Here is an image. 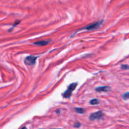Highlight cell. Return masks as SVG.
<instances>
[{"label":"cell","instance_id":"obj_1","mask_svg":"<svg viewBox=\"0 0 129 129\" xmlns=\"http://www.w3.org/2000/svg\"><path fill=\"white\" fill-rule=\"evenodd\" d=\"M77 86H78V83H71L68 88V89L64 93H62V96L65 98H70V96L72 94V93L76 89Z\"/></svg>","mask_w":129,"mask_h":129},{"label":"cell","instance_id":"obj_2","mask_svg":"<svg viewBox=\"0 0 129 129\" xmlns=\"http://www.w3.org/2000/svg\"><path fill=\"white\" fill-rule=\"evenodd\" d=\"M103 20H101V21H98L96 23H94L92 24V25H89V26H87L86 27L83 28L81 30H96L98 29L100 26L102 25V23H103Z\"/></svg>","mask_w":129,"mask_h":129},{"label":"cell","instance_id":"obj_3","mask_svg":"<svg viewBox=\"0 0 129 129\" xmlns=\"http://www.w3.org/2000/svg\"><path fill=\"white\" fill-rule=\"evenodd\" d=\"M37 59V57L34 56V55H30V56L26 57L24 62H25V64L26 65L32 66L35 64Z\"/></svg>","mask_w":129,"mask_h":129},{"label":"cell","instance_id":"obj_4","mask_svg":"<svg viewBox=\"0 0 129 129\" xmlns=\"http://www.w3.org/2000/svg\"><path fill=\"white\" fill-rule=\"evenodd\" d=\"M103 117V113L102 111H99V112H95V113H91L89 116V120L91 121L95 120L97 119H100Z\"/></svg>","mask_w":129,"mask_h":129},{"label":"cell","instance_id":"obj_5","mask_svg":"<svg viewBox=\"0 0 129 129\" xmlns=\"http://www.w3.org/2000/svg\"><path fill=\"white\" fill-rule=\"evenodd\" d=\"M109 91H110V88L108 86H100L96 88V91L98 92H108Z\"/></svg>","mask_w":129,"mask_h":129},{"label":"cell","instance_id":"obj_6","mask_svg":"<svg viewBox=\"0 0 129 129\" xmlns=\"http://www.w3.org/2000/svg\"><path fill=\"white\" fill-rule=\"evenodd\" d=\"M50 42V40H41V41L36 42H34V44L36 45H39V46H43V45H47Z\"/></svg>","mask_w":129,"mask_h":129},{"label":"cell","instance_id":"obj_7","mask_svg":"<svg viewBox=\"0 0 129 129\" xmlns=\"http://www.w3.org/2000/svg\"><path fill=\"white\" fill-rule=\"evenodd\" d=\"M75 111L78 113H80V114H83V113H84L86 112V110L84 109V108H76Z\"/></svg>","mask_w":129,"mask_h":129},{"label":"cell","instance_id":"obj_8","mask_svg":"<svg viewBox=\"0 0 129 129\" xmlns=\"http://www.w3.org/2000/svg\"><path fill=\"white\" fill-rule=\"evenodd\" d=\"M100 103V101L98 99H93L90 101L91 105H98Z\"/></svg>","mask_w":129,"mask_h":129},{"label":"cell","instance_id":"obj_9","mask_svg":"<svg viewBox=\"0 0 129 129\" xmlns=\"http://www.w3.org/2000/svg\"><path fill=\"white\" fill-rule=\"evenodd\" d=\"M128 97H129L128 92H127V93H125V94L122 96V98H123L124 100H127L128 99Z\"/></svg>","mask_w":129,"mask_h":129},{"label":"cell","instance_id":"obj_10","mask_svg":"<svg viewBox=\"0 0 129 129\" xmlns=\"http://www.w3.org/2000/svg\"><path fill=\"white\" fill-rule=\"evenodd\" d=\"M121 69H128V65H122L121 66Z\"/></svg>","mask_w":129,"mask_h":129},{"label":"cell","instance_id":"obj_11","mask_svg":"<svg viewBox=\"0 0 129 129\" xmlns=\"http://www.w3.org/2000/svg\"><path fill=\"white\" fill-rule=\"evenodd\" d=\"M76 125H74V127H79L81 126L80 123H79V122H76Z\"/></svg>","mask_w":129,"mask_h":129}]
</instances>
